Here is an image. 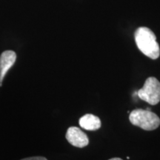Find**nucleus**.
Returning <instances> with one entry per match:
<instances>
[{
	"mask_svg": "<svg viewBox=\"0 0 160 160\" xmlns=\"http://www.w3.org/2000/svg\"><path fill=\"white\" fill-rule=\"evenodd\" d=\"M79 125L87 131H97L101 127L99 118L93 114H85L79 119Z\"/></svg>",
	"mask_w": 160,
	"mask_h": 160,
	"instance_id": "6",
	"label": "nucleus"
},
{
	"mask_svg": "<svg viewBox=\"0 0 160 160\" xmlns=\"http://www.w3.org/2000/svg\"><path fill=\"white\" fill-rule=\"evenodd\" d=\"M129 119L132 125L145 131H153L160 125V119L156 113L141 108L133 110L129 116Z\"/></svg>",
	"mask_w": 160,
	"mask_h": 160,
	"instance_id": "2",
	"label": "nucleus"
},
{
	"mask_svg": "<svg viewBox=\"0 0 160 160\" xmlns=\"http://www.w3.org/2000/svg\"><path fill=\"white\" fill-rule=\"evenodd\" d=\"M136 44L139 51L146 57L157 59L160 55L159 44L157 37L151 29L146 27L139 28L134 34Z\"/></svg>",
	"mask_w": 160,
	"mask_h": 160,
	"instance_id": "1",
	"label": "nucleus"
},
{
	"mask_svg": "<svg viewBox=\"0 0 160 160\" xmlns=\"http://www.w3.org/2000/svg\"><path fill=\"white\" fill-rule=\"evenodd\" d=\"M66 139L71 145L80 148L85 147L89 143L88 136L77 127H71L68 129Z\"/></svg>",
	"mask_w": 160,
	"mask_h": 160,
	"instance_id": "4",
	"label": "nucleus"
},
{
	"mask_svg": "<svg viewBox=\"0 0 160 160\" xmlns=\"http://www.w3.org/2000/svg\"><path fill=\"white\" fill-rule=\"evenodd\" d=\"M146 110H147V111H151L150 108H147V109H146Z\"/></svg>",
	"mask_w": 160,
	"mask_h": 160,
	"instance_id": "9",
	"label": "nucleus"
},
{
	"mask_svg": "<svg viewBox=\"0 0 160 160\" xmlns=\"http://www.w3.org/2000/svg\"><path fill=\"white\" fill-rule=\"evenodd\" d=\"M17 54L13 51H4L0 56V87L4 79V77L9 71V69L14 65Z\"/></svg>",
	"mask_w": 160,
	"mask_h": 160,
	"instance_id": "5",
	"label": "nucleus"
},
{
	"mask_svg": "<svg viewBox=\"0 0 160 160\" xmlns=\"http://www.w3.org/2000/svg\"><path fill=\"white\" fill-rule=\"evenodd\" d=\"M22 160H48L46 158L42 157H29V158H25Z\"/></svg>",
	"mask_w": 160,
	"mask_h": 160,
	"instance_id": "7",
	"label": "nucleus"
},
{
	"mask_svg": "<svg viewBox=\"0 0 160 160\" xmlns=\"http://www.w3.org/2000/svg\"><path fill=\"white\" fill-rule=\"evenodd\" d=\"M140 99L150 105H157L160 102V82L155 77H149L146 79L142 88L137 91Z\"/></svg>",
	"mask_w": 160,
	"mask_h": 160,
	"instance_id": "3",
	"label": "nucleus"
},
{
	"mask_svg": "<svg viewBox=\"0 0 160 160\" xmlns=\"http://www.w3.org/2000/svg\"><path fill=\"white\" fill-rule=\"evenodd\" d=\"M109 160H122V159H120V158H113V159H111Z\"/></svg>",
	"mask_w": 160,
	"mask_h": 160,
	"instance_id": "8",
	"label": "nucleus"
}]
</instances>
